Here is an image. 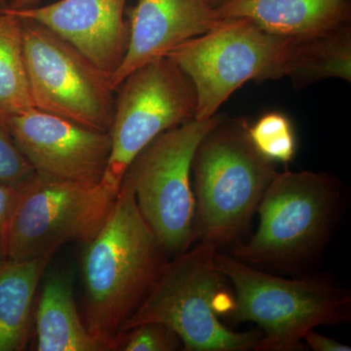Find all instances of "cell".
I'll list each match as a JSON object with an SVG mask.
<instances>
[{
    "mask_svg": "<svg viewBox=\"0 0 351 351\" xmlns=\"http://www.w3.org/2000/svg\"><path fill=\"white\" fill-rule=\"evenodd\" d=\"M84 245L83 321L101 350H119L122 327L149 292L165 254L124 180L107 221Z\"/></svg>",
    "mask_w": 351,
    "mask_h": 351,
    "instance_id": "1",
    "label": "cell"
},
{
    "mask_svg": "<svg viewBox=\"0 0 351 351\" xmlns=\"http://www.w3.org/2000/svg\"><path fill=\"white\" fill-rule=\"evenodd\" d=\"M215 263L232 286L226 316L233 323H255L262 332L255 351L306 350V332L350 322V292L330 277L282 278L219 251Z\"/></svg>",
    "mask_w": 351,
    "mask_h": 351,
    "instance_id": "2",
    "label": "cell"
},
{
    "mask_svg": "<svg viewBox=\"0 0 351 351\" xmlns=\"http://www.w3.org/2000/svg\"><path fill=\"white\" fill-rule=\"evenodd\" d=\"M214 245L196 246L164 263L144 300L122 327V332L145 323H160L181 339L188 351L256 350L260 330L230 329L219 319L232 306L228 280L215 263ZM120 338V337H119Z\"/></svg>",
    "mask_w": 351,
    "mask_h": 351,
    "instance_id": "3",
    "label": "cell"
},
{
    "mask_svg": "<svg viewBox=\"0 0 351 351\" xmlns=\"http://www.w3.org/2000/svg\"><path fill=\"white\" fill-rule=\"evenodd\" d=\"M191 172L196 239L218 250L248 230L277 173L252 143L246 124L225 117L201 141Z\"/></svg>",
    "mask_w": 351,
    "mask_h": 351,
    "instance_id": "4",
    "label": "cell"
},
{
    "mask_svg": "<svg viewBox=\"0 0 351 351\" xmlns=\"http://www.w3.org/2000/svg\"><path fill=\"white\" fill-rule=\"evenodd\" d=\"M339 182L325 173H276L258 207L257 232L232 257L262 269H294L322 250L338 211Z\"/></svg>",
    "mask_w": 351,
    "mask_h": 351,
    "instance_id": "5",
    "label": "cell"
},
{
    "mask_svg": "<svg viewBox=\"0 0 351 351\" xmlns=\"http://www.w3.org/2000/svg\"><path fill=\"white\" fill-rule=\"evenodd\" d=\"M298 39L263 31L243 18L223 19L167 56L188 75L197 97L195 119H207L249 82L287 77Z\"/></svg>",
    "mask_w": 351,
    "mask_h": 351,
    "instance_id": "6",
    "label": "cell"
},
{
    "mask_svg": "<svg viewBox=\"0 0 351 351\" xmlns=\"http://www.w3.org/2000/svg\"><path fill=\"white\" fill-rule=\"evenodd\" d=\"M223 119L217 113L164 132L134 158L124 174L143 218L165 254L180 255L196 239L193 156L203 138Z\"/></svg>",
    "mask_w": 351,
    "mask_h": 351,
    "instance_id": "7",
    "label": "cell"
},
{
    "mask_svg": "<svg viewBox=\"0 0 351 351\" xmlns=\"http://www.w3.org/2000/svg\"><path fill=\"white\" fill-rule=\"evenodd\" d=\"M120 188L34 172L19 186L9 228L10 262L54 256L69 242L93 239L107 221Z\"/></svg>",
    "mask_w": 351,
    "mask_h": 351,
    "instance_id": "8",
    "label": "cell"
},
{
    "mask_svg": "<svg viewBox=\"0 0 351 351\" xmlns=\"http://www.w3.org/2000/svg\"><path fill=\"white\" fill-rule=\"evenodd\" d=\"M22 22L34 108L110 133L115 108L110 76L45 25Z\"/></svg>",
    "mask_w": 351,
    "mask_h": 351,
    "instance_id": "9",
    "label": "cell"
},
{
    "mask_svg": "<svg viewBox=\"0 0 351 351\" xmlns=\"http://www.w3.org/2000/svg\"><path fill=\"white\" fill-rule=\"evenodd\" d=\"M115 94L112 152L103 180L120 188L127 168L147 145L195 119L197 97L188 75L168 57L134 71Z\"/></svg>",
    "mask_w": 351,
    "mask_h": 351,
    "instance_id": "10",
    "label": "cell"
},
{
    "mask_svg": "<svg viewBox=\"0 0 351 351\" xmlns=\"http://www.w3.org/2000/svg\"><path fill=\"white\" fill-rule=\"evenodd\" d=\"M4 123L36 172L86 184L103 181L112 152L110 133L34 108Z\"/></svg>",
    "mask_w": 351,
    "mask_h": 351,
    "instance_id": "11",
    "label": "cell"
},
{
    "mask_svg": "<svg viewBox=\"0 0 351 351\" xmlns=\"http://www.w3.org/2000/svg\"><path fill=\"white\" fill-rule=\"evenodd\" d=\"M127 0H59L45 6L6 11L36 21L80 51L106 75L123 61L129 43Z\"/></svg>",
    "mask_w": 351,
    "mask_h": 351,
    "instance_id": "12",
    "label": "cell"
},
{
    "mask_svg": "<svg viewBox=\"0 0 351 351\" xmlns=\"http://www.w3.org/2000/svg\"><path fill=\"white\" fill-rule=\"evenodd\" d=\"M221 20L205 0H138L129 16L125 56L110 78L113 90L136 69L167 56L189 39L211 31Z\"/></svg>",
    "mask_w": 351,
    "mask_h": 351,
    "instance_id": "13",
    "label": "cell"
},
{
    "mask_svg": "<svg viewBox=\"0 0 351 351\" xmlns=\"http://www.w3.org/2000/svg\"><path fill=\"white\" fill-rule=\"evenodd\" d=\"M221 19L243 18L263 31L304 40L350 24V0H228Z\"/></svg>",
    "mask_w": 351,
    "mask_h": 351,
    "instance_id": "14",
    "label": "cell"
},
{
    "mask_svg": "<svg viewBox=\"0 0 351 351\" xmlns=\"http://www.w3.org/2000/svg\"><path fill=\"white\" fill-rule=\"evenodd\" d=\"M38 351H101L76 306L71 277L53 272L44 283L36 311Z\"/></svg>",
    "mask_w": 351,
    "mask_h": 351,
    "instance_id": "15",
    "label": "cell"
},
{
    "mask_svg": "<svg viewBox=\"0 0 351 351\" xmlns=\"http://www.w3.org/2000/svg\"><path fill=\"white\" fill-rule=\"evenodd\" d=\"M52 256L10 262L0 270V351L24 350L39 282Z\"/></svg>",
    "mask_w": 351,
    "mask_h": 351,
    "instance_id": "16",
    "label": "cell"
},
{
    "mask_svg": "<svg viewBox=\"0 0 351 351\" xmlns=\"http://www.w3.org/2000/svg\"><path fill=\"white\" fill-rule=\"evenodd\" d=\"M287 77L301 89L328 78L350 82V24L316 38L299 40Z\"/></svg>",
    "mask_w": 351,
    "mask_h": 351,
    "instance_id": "17",
    "label": "cell"
},
{
    "mask_svg": "<svg viewBox=\"0 0 351 351\" xmlns=\"http://www.w3.org/2000/svg\"><path fill=\"white\" fill-rule=\"evenodd\" d=\"M32 108L22 19L0 7V120Z\"/></svg>",
    "mask_w": 351,
    "mask_h": 351,
    "instance_id": "18",
    "label": "cell"
},
{
    "mask_svg": "<svg viewBox=\"0 0 351 351\" xmlns=\"http://www.w3.org/2000/svg\"><path fill=\"white\" fill-rule=\"evenodd\" d=\"M247 130L256 149L269 160L287 163L294 158V130L283 113H265L253 126L247 127Z\"/></svg>",
    "mask_w": 351,
    "mask_h": 351,
    "instance_id": "19",
    "label": "cell"
},
{
    "mask_svg": "<svg viewBox=\"0 0 351 351\" xmlns=\"http://www.w3.org/2000/svg\"><path fill=\"white\" fill-rule=\"evenodd\" d=\"M182 348L181 339L160 323H145L122 332L119 350L124 351H173Z\"/></svg>",
    "mask_w": 351,
    "mask_h": 351,
    "instance_id": "20",
    "label": "cell"
},
{
    "mask_svg": "<svg viewBox=\"0 0 351 351\" xmlns=\"http://www.w3.org/2000/svg\"><path fill=\"white\" fill-rule=\"evenodd\" d=\"M36 170L20 151L6 124L0 120V184L21 186Z\"/></svg>",
    "mask_w": 351,
    "mask_h": 351,
    "instance_id": "21",
    "label": "cell"
},
{
    "mask_svg": "<svg viewBox=\"0 0 351 351\" xmlns=\"http://www.w3.org/2000/svg\"><path fill=\"white\" fill-rule=\"evenodd\" d=\"M19 186L0 184V270L10 263L9 228Z\"/></svg>",
    "mask_w": 351,
    "mask_h": 351,
    "instance_id": "22",
    "label": "cell"
},
{
    "mask_svg": "<svg viewBox=\"0 0 351 351\" xmlns=\"http://www.w3.org/2000/svg\"><path fill=\"white\" fill-rule=\"evenodd\" d=\"M304 343L314 351H350V346L339 343L337 339L318 334L313 330L306 332Z\"/></svg>",
    "mask_w": 351,
    "mask_h": 351,
    "instance_id": "23",
    "label": "cell"
},
{
    "mask_svg": "<svg viewBox=\"0 0 351 351\" xmlns=\"http://www.w3.org/2000/svg\"><path fill=\"white\" fill-rule=\"evenodd\" d=\"M40 0H10L7 8L12 10H22V9L32 8L38 5Z\"/></svg>",
    "mask_w": 351,
    "mask_h": 351,
    "instance_id": "24",
    "label": "cell"
},
{
    "mask_svg": "<svg viewBox=\"0 0 351 351\" xmlns=\"http://www.w3.org/2000/svg\"><path fill=\"white\" fill-rule=\"evenodd\" d=\"M205 1H206L212 8L217 9L219 8V6L223 5V4H225L228 0H205Z\"/></svg>",
    "mask_w": 351,
    "mask_h": 351,
    "instance_id": "25",
    "label": "cell"
},
{
    "mask_svg": "<svg viewBox=\"0 0 351 351\" xmlns=\"http://www.w3.org/2000/svg\"><path fill=\"white\" fill-rule=\"evenodd\" d=\"M7 5H8V2H7V0H0V7H1V8L7 7Z\"/></svg>",
    "mask_w": 351,
    "mask_h": 351,
    "instance_id": "26",
    "label": "cell"
}]
</instances>
